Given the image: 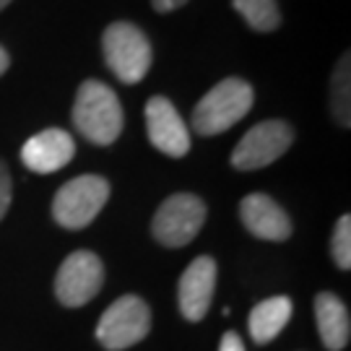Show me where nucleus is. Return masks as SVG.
<instances>
[{
  "mask_svg": "<svg viewBox=\"0 0 351 351\" xmlns=\"http://www.w3.org/2000/svg\"><path fill=\"white\" fill-rule=\"evenodd\" d=\"M110 198V182L99 175H81L65 182L52 201V216L65 229L88 226Z\"/></svg>",
  "mask_w": 351,
  "mask_h": 351,
  "instance_id": "obj_4",
  "label": "nucleus"
},
{
  "mask_svg": "<svg viewBox=\"0 0 351 351\" xmlns=\"http://www.w3.org/2000/svg\"><path fill=\"white\" fill-rule=\"evenodd\" d=\"M291 300L289 297H271L258 302L250 313V336L255 343H271L287 328L291 317Z\"/></svg>",
  "mask_w": 351,
  "mask_h": 351,
  "instance_id": "obj_14",
  "label": "nucleus"
},
{
  "mask_svg": "<svg viewBox=\"0 0 351 351\" xmlns=\"http://www.w3.org/2000/svg\"><path fill=\"white\" fill-rule=\"evenodd\" d=\"M104 60L123 84H138L151 68V45L138 26L117 21L110 24L101 39Z\"/></svg>",
  "mask_w": 351,
  "mask_h": 351,
  "instance_id": "obj_3",
  "label": "nucleus"
},
{
  "mask_svg": "<svg viewBox=\"0 0 351 351\" xmlns=\"http://www.w3.org/2000/svg\"><path fill=\"white\" fill-rule=\"evenodd\" d=\"M73 138L60 128H50V130H42L26 141L21 149V162L37 175H50V172L63 169L65 164L73 159Z\"/></svg>",
  "mask_w": 351,
  "mask_h": 351,
  "instance_id": "obj_11",
  "label": "nucleus"
},
{
  "mask_svg": "<svg viewBox=\"0 0 351 351\" xmlns=\"http://www.w3.org/2000/svg\"><path fill=\"white\" fill-rule=\"evenodd\" d=\"M104 284V265L88 250H75L63 261L55 276V294L65 307H81L99 294Z\"/></svg>",
  "mask_w": 351,
  "mask_h": 351,
  "instance_id": "obj_8",
  "label": "nucleus"
},
{
  "mask_svg": "<svg viewBox=\"0 0 351 351\" xmlns=\"http://www.w3.org/2000/svg\"><path fill=\"white\" fill-rule=\"evenodd\" d=\"M252 86L242 78H224L198 101L193 125L201 136H219L252 110Z\"/></svg>",
  "mask_w": 351,
  "mask_h": 351,
  "instance_id": "obj_2",
  "label": "nucleus"
},
{
  "mask_svg": "<svg viewBox=\"0 0 351 351\" xmlns=\"http://www.w3.org/2000/svg\"><path fill=\"white\" fill-rule=\"evenodd\" d=\"M11 206V175H8V167L0 162V219L5 216Z\"/></svg>",
  "mask_w": 351,
  "mask_h": 351,
  "instance_id": "obj_18",
  "label": "nucleus"
},
{
  "mask_svg": "<svg viewBox=\"0 0 351 351\" xmlns=\"http://www.w3.org/2000/svg\"><path fill=\"white\" fill-rule=\"evenodd\" d=\"M203 221H206V203L198 195L177 193L159 206L151 232L164 247H185L198 237Z\"/></svg>",
  "mask_w": 351,
  "mask_h": 351,
  "instance_id": "obj_6",
  "label": "nucleus"
},
{
  "mask_svg": "<svg viewBox=\"0 0 351 351\" xmlns=\"http://www.w3.org/2000/svg\"><path fill=\"white\" fill-rule=\"evenodd\" d=\"M232 5L255 32H274L281 24L276 0H232Z\"/></svg>",
  "mask_w": 351,
  "mask_h": 351,
  "instance_id": "obj_15",
  "label": "nucleus"
},
{
  "mask_svg": "<svg viewBox=\"0 0 351 351\" xmlns=\"http://www.w3.org/2000/svg\"><path fill=\"white\" fill-rule=\"evenodd\" d=\"M330 250H333V261L341 271H349L351 268V216L343 213L336 229H333V242H330Z\"/></svg>",
  "mask_w": 351,
  "mask_h": 351,
  "instance_id": "obj_17",
  "label": "nucleus"
},
{
  "mask_svg": "<svg viewBox=\"0 0 351 351\" xmlns=\"http://www.w3.org/2000/svg\"><path fill=\"white\" fill-rule=\"evenodd\" d=\"M188 0H151V5L156 8L159 13H169V11H177L180 5H185Z\"/></svg>",
  "mask_w": 351,
  "mask_h": 351,
  "instance_id": "obj_20",
  "label": "nucleus"
},
{
  "mask_svg": "<svg viewBox=\"0 0 351 351\" xmlns=\"http://www.w3.org/2000/svg\"><path fill=\"white\" fill-rule=\"evenodd\" d=\"M333 112L343 128H349V55L341 58L333 75Z\"/></svg>",
  "mask_w": 351,
  "mask_h": 351,
  "instance_id": "obj_16",
  "label": "nucleus"
},
{
  "mask_svg": "<svg viewBox=\"0 0 351 351\" xmlns=\"http://www.w3.org/2000/svg\"><path fill=\"white\" fill-rule=\"evenodd\" d=\"M239 219L247 226V232L258 239L284 242L291 237V221L287 211L263 193H252L239 203Z\"/></svg>",
  "mask_w": 351,
  "mask_h": 351,
  "instance_id": "obj_12",
  "label": "nucleus"
},
{
  "mask_svg": "<svg viewBox=\"0 0 351 351\" xmlns=\"http://www.w3.org/2000/svg\"><path fill=\"white\" fill-rule=\"evenodd\" d=\"M8 65H11V58H8V52L0 47V75L8 71Z\"/></svg>",
  "mask_w": 351,
  "mask_h": 351,
  "instance_id": "obj_21",
  "label": "nucleus"
},
{
  "mask_svg": "<svg viewBox=\"0 0 351 351\" xmlns=\"http://www.w3.org/2000/svg\"><path fill=\"white\" fill-rule=\"evenodd\" d=\"M149 304L136 294H125L104 310L99 326H97V339L107 351H123L141 343L149 336Z\"/></svg>",
  "mask_w": 351,
  "mask_h": 351,
  "instance_id": "obj_5",
  "label": "nucleus"
},
{
  "mask_svg": "<svg viewBox=\"0 0 351 351\" xmlns=\"http://www.w3.org/2000/svg\"><path fill=\"white\" fill-rule=\"evenodd\" d=\"M8 3H11V0H0V11H3V8L8 5Z\"/></svg>",
  "mask_w": 351,
  "mask_h": 351,
  "instance_id": "obj_22",
  "label": "nucleus"
},
{
  "mask_svg": "<svg viewBox=\"0 0 351 351\" xmlns=\"http://www.w3.org/2000/svg\"><path fill=\"white\" fill-rule=\"evenodd\" d=\"M315 320H317V330L328 351L346 349L351 336V320L346 304L336 294L320 291L315 297Z\"/></svg>",
  "mask_w": 351,
  "mask_h": 351,
  "instance_id": "obj_13",
  "label": "nucleus"
},
{
  "mask_svg": "<svg viewBox=\"0 0 351 351\" xmlns=\"http://www.w3.org/2000/svg\"><path fill=\"white\" fill-rule=\"evenodd\" d=\"M294 143V130L284 120H263L245 133V138L232 151V167L242 172L263 169L284 156Z\"/></svg>",
  "mask_w": 351,
  "mask_h": 351,
  "instance_id": "obj_7",
  "label": "nucleus"
},
{
  "mask_svg": "<svg viewBox=\"0 0 351 351\" xmlns=\"http://www.w3.org/2000/svg\"><path fill=\"white\" fill-rule=\"evenodd\" d=\"M216 261L208 255L195 258L185 268V274L180 278L177 287V302H180V313L190 323H198L206 317L213 300V289H216Z\"/></svg>",
  "mask_w": 351,
  "mask_h": 351,
  "instance_id": "obj_10",
  "label": "nucleus"
},
{
  "mask_svg": "<svg viewBox=\"0 0 351 351\" xmlns=\"http://www.w3.org/2000/svg\"><path fill=\"white\" fill-rule=\"evenodd\" d=\"M75 130L97 146H110L123 133V107L112 88L101 81H84L73 104Z\"/></svg>",
  "mask_w": 351,
  "mask_h": 351,
  "instance_id": "obj_1",
  "label": "nucleus"
},
{
  "mask_svg": "<svg viewBox=\"0 0 351 351\" xmlns=\"http://www.w3.org/2000/svg\"><path fill=\"white\" fill-rule=\"evenodd\" d=\"M146 130L154 149H159L167 156H185L190 151V130L182 123L175 104L167 97H151L146 104Z\"/></svg>",
  "mask_w": 351,
  "mask_h": 351,
  "instance_id": "obj_9",
  "label": "nucleus"
},
{
  "mask_svg": "<svg viewBox=\"0 0 351 351\" xmlns=\"http://www.w3.org/2000/svg\"><path fill=\"white\" fill-rule=\"evenodd\" d=\"M219 351H245V343H242V339H239L234 330H226Z\"/></svg>",
  "mask_w": 351,
  "mask_h": 351,
  "instance_id": "obj_19",
  "label": "nucleus"
}]
</instances>
